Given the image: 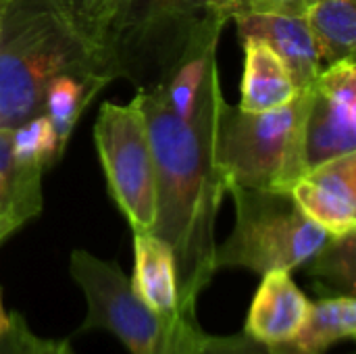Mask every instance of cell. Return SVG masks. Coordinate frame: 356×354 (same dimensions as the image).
<instances>
[{"mask_svg": "<svg viewBox=\"0 0 356 354\" xmlns=\"http://www.w3.org/2000/svg\"><path fill=\"white\" fill-rule=\"evenodd\" d=\"M156 167V221L152 234L169 244L177 265L179 307L196 313L202 290L217 273L215 219L225 194L215 165L219 79L190 115L173 113L152 90H138Z\"/></svg>", "mask_w": 356, "mask_h": 354, "instance_id": "6da1fadb", "label": "cell"}, {"mask_svg": "<svg viewBox=\"0 0 356 354\" xmlns=\"http://www.w3.org/2000/svg\"><path fill=\"white\" fill-rule=\"evenodd\" d=\"M104 69V56L83 40L56 0H2L0 6V129L42 113L44 90L60 71Z\"/></svg>", "mask_w": 356, "mask_h": 354, "instance_id": "7a4b0ae2", "label": "cell"}, {"mask_svg": "<svg viewBox=\"0 0 356 354\" xmlns=\"http://www.w3.org/2000/svg\"><path fill=\"white\" fill-rule=\"evenodd\" d=\"M240 13L242 0H121L104 42L108 67L115 79L150 90Z\"/></svg>", "mask_w": 356, "mask_h": 354, "instance_id": "3957f363", "label": "cell"}, {"mask_svg": "<svg viewBox=\"0 0 356 354\" xmlns=\"http://www.w3.org/2000/svg\"><path fill=\"white\" fill-rule=\"evenodd\" d=\"M309 88L288 104L248 113L221 102L215 136V165L229 188H259L290 192L307 173L305 167V117Z\"/></svg>", "mask_w": 356, "mask_h": 354, "instance_id": "277c9868", "label": "cell"}, {"mask_svg": "<svg viewBox=\"0 0 356 354\" xmlns=\"http://www.w3.org/2000/svg\"><path fill=\"white\" fill-rule=\"evenodd\" d=\"M71 277L86 298V319L79 332L113 334L129 354H202L209 334L196 313L161 315L148 309L131 290L117 263L86 250L71 252Z\"/></svg>", "mask_w": 356, "mask_h": 354, "instance_id": "5b68a950", "label": "cell"}, {"mask_svg": "<svg viewBox=\"0 0 356 354\" xmlns=\"http://www.w3.org/2000/svg\"><path fill=\"white\" fill-rule=\"evenodd\" d=\"M227 194L236 202V225L229 238L217 246V271L242 267L261 275L292 273L330 240V234L300 211L290 192L229 188Z\"/></svg>", "mask_w": 356, "mask_h": 354, "instance_id": "8992f818", "label": "cell"}, {"mask_svg": "<svg viewBox=\"0 0 356 354\" xmlns=\"http://www.w3.org/2000/svg\"><path fill=\"white\" fill-rule=\"evenodd\" d=\"M94 142L117 209L134 234L152 232L156 167L140 98L136 96L129 104L104 102L94 125Z\"/></svg>", "mask_w": 356, "mask_h": 354, "instance_id": "52a82bcc", "label": "cell"}, {"mask_svg": "<svg viewBox=\"0 0 356 354\" xmlns=\"http://www.w3.org/2000/svg\"><path fill=\"white\" fill-rule=\"evenodd\" d=\"M356 152V63L325 67L309 86L305 167L315 169Z\"/></svg>", "mask_w": 356, "mask_h": 354, "instance_id": "ba28073f", "label": "cell"}, {"mask_svg": "<svg viewBox=\"0 0 356 354\" xmlns=\"http://www.w3.org/2000/svg\"><path fill=\"white\" fill-rule=\"evenodd\" d=\"M290 194L300 211L330 236L356 232V152L309 169Z\"/></svg>", "mask_w": 356, "mask_h": 354, "instance_id": "9c48e42d", "label": "cell"}, {"mask_svg": "<svg viewBox=\"0 0 356 354\" xmlns=\"http://www.w3.org/2000/svg\"><path fill=\"white\" fill-rule=\"evenodd\" d=\"M311 300L296 286L290 271H271L263 282L248 309L244 336L265 346H286L300 334Z\"/></svg>", "mask_w": 356, "mask_h": 354, "instance_id": "30bf717a", "label": "cell"}, {"mask_svg": "<svg viewBox=\"0 0 356 354\" xmlns=\"http://www.w3.org/2000/svg\"><path fill=\"white\" fill-rule=\"evenodd\" d=\"M236 23L242 42H263L282 58L298 90L309 88L321 73L319 54L305 17L246 13L236 17Z\"/></svg>", "mask_w": 356, "mask_h": 354, "instance_id": "8fae6325", "label": "cell"}, {"mask_svg": "<svg viewBox=\"0 0 356 354\" xmlns=\"http://www.w3.org/2000/svg\"><path fill=\"white\" fill-rule=\"evenodd\" d=\"M129 284L136 296L154 313L175 315L181 311L173 250L152 232L134 234V275Z\"/></svg>", "mask_w": 356, "mask_h": 354, "instance_id": "7c38bea8", "label": "cell"}, {"mask_svg": "<svg viewBox=\"0 0 356 354\" xmlns=\"http://www.w3.org/2000/svg\"><path fill=\"white\" fill-rule=\"evenodd\" d=\"M113 77L98 67H75L60 71L54 75L46 90H44V102L42 113L48 117L60 152H65L69 138L81 119L83 111L90 106V102L98 96L106 83H111Z\"/></svg>", "mask_w": 356, "mask_h": 354, "instance_id": "4fadbf2b", "label": "cell"}, {"mask_svg": "<svg viewBox=\"0 0 356 354\" xmlns=\"http://www.w3.org/2000/svg\"><path fill=\"white\" fill-rule=\"evenodd\" d=\"M42 175L15 163L10 129H0V242L42 213Z\"/></svg>", "mask_w": 356, "mask_h": 354, "instance_id": "5bb4252c", "label": "cell"}, {"mask_svg": "<svg viewBox=\"0 0 356 354\" xmlns=\"http://www.w3.org/2000/svg\"><path fill=\"white\" fill-rule=\"evenodd\" d=\"M244 79L240 108L248 113H263L288 104L300 90L282 58L263 42H244Z\"/></svg>", "mask_w": 356, "mask_h": 354, "instance_id": "9a60e30c", "label": "cell"}, {"mask_svg": "<svg viewBox=\"0 0 356 354\" xmlns=\"http://www.w3.org/2000/svg\"><path fill=\"white\" fill-rule=\"evenodd\" d=\"M305 21L311 29L321 71L342 61H355L356 0H317Z\"/></svg>", "mask_w": 356, "mask_h": 354, "instance_id": "2e32d148", "label": "cell"}, {"mask_svg": "<svg viewBox=\"0 0 356 354\" xmlns=\"http://www.w3.org/2000/svg\"><path fill=\"white\" fill-rule=\"evenodd\" d=\"M356 336L355 296L334 294L311 303L307 321L292 342L294 348L311 354H323L330 346L353 340Z\"/></svg>", "mask_w": 356, "mask_h": 354, "instance_id": "e0dca14e", "label": "cell"}, {"mask_svg": "<svg viewBox=\"0 0 356 354\" xmlns=\"http://www.w3.org/2000/svg\"><path fill=\"white\" fill-rule=\"evenodd\" d=\"M307 273L323 286L325 292L355 296L356 286V232L330 236V240L307 263Z\"/></svg>", "mask_w": 356, "mask_h": 354, "instance_id": "ac0fdd59", "label": "cell"}, {"mask_svg": "<svg viewBox=\"0 0 356 354\" xmlns=\"http://www.w3.org/2000/svg\"><path fill=\"white\" fill-rule=\"evenodd\" d=\"M10 144H13V159L21 167H33L46 171L63 156L56 134L44 113L13 127Z\"/></svg>", "mask_w": 356, "mask_h": 354, "instance_id": "d6986e66", "label": "cell"}, {"mask_svg": "<svg viewBox=\"0 0 356 354\" xmlns=\"http://www.w3.org/2000/svg\"><path fill=\"white\" fill-rule=\"evenodd\" d=\"M56 2L67 15V19L73 23V27L83 35V40L90 42L106 61L104 42L121 0H56Z\"/></svg>", "mask_w": 356, "mask_h": 354, "instance_id": "ffe728a7", "label": "cell"}, {"mask_svg": "<svg viewBox=\"0 0 356 354\" xmlns=\"http://www.w3.org/2000/svg\"><path fill=\"white\" fill-rule=\"evenodd\" d=\"M202 354H311L305 351L294 348L292 344L286 346H265L248 336H225V338H215L209 336L207 346Z\"/></svg>", "mask_w": 356, "mask_h": 354, "instance_id": "44dd1931", "label": "cell"}, {"mask_svg": "<svg viewBox=\"0 0 356 354\" xmlns=\"http://www.w3.org/2000/svg\"><path fill=\"white\" fill-rule=\"evenodd\" d=\"M40 338L29 330L23 315L13 313L10 325L0 338V354H29L38 346Z\"/></svg>", "mask_w": 356, "mask_h": 354, "instance_id": "7402d4cb", "label": "cell"}, {"mask_svg": "<svg viewBox=\"0 0 356 354\" xmlns=\"http://www.w3.org/2000/svg\"><path fill=\"white\" fill-rule=\"evenodd\" d=\"M317 0H242V13H273V15H292L305 17V13ZM238 15V17H240Z\"/></svg>", "mask_w": 356, "mask_h": 354, "instance_id": "603a6c76", "label": "cell"}, {"mask_svg": "<svg viewBox=\"0 0 356 354\" xmlns=\"http://www.w3.org/2000/svg\"><path fill=\"white\" fill-rule=\"evenodd\" d=\"M29 354H75L73 348L69 346V342L65 340H40L38 346Z\"/></svg>", "mask_w": 356, "mask_h": 354, "instance_id": "cb8c5ba5", "label": "cell"}, {"mask_svg": "<svg viewBox=\"0 0 356 354\" xmlns=\"http://www.w3.org/2000/svg\"><path fill=\"white\" fill-rule=\"evenodd\" d=\"M10 325V315H6L4 307H2V300H0V338L4 336V332L8 330Z\"/></svg>", "mask_w": 356, "mask_h": 354, "instance_id": "d4e9b609", "label": "cell"}, {"mask_svg": "<svg viewBox=\"0 0 356 354\" xmlns=\"http://www.w3.org/2000/svg\"><path fill=\"white\" fill-rule=\"evenodd\" d=\"M0 6H2V0H0Z\"/></svg>", "mask_w": 356, "mask_h": 354, "instance_id": "484cf974", "label": "cell"}, {"mask_svg": "<svg viewBox=\"0 0 356 354\" xmlns=\"http://www.w3.org/2000/svg\"><path fill=\"white\" fill-rule=\"evenodd\" d=\"M0 244H2V242H0Z\"/></svg>", "mask_w": 356, "mask_h": 354, "instance_id": "4316f807", "label": "cell"}]
</instances>
